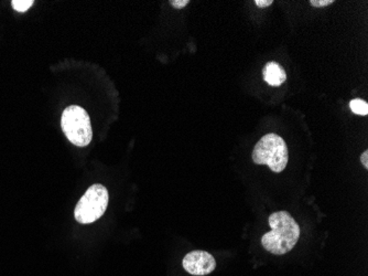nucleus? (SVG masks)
<instances>
[{
	"label": "nucleus",
	"instance_id": "f257e3e1",
	"mask_svg": "<svg viewBox=\"0 0 368 276\" xmlns=\"http://www.w3.org/2000/svg\"><path fill=\"white\" fill-rule=\"evenodd\" d=\"M271 231L261 237V244L266 251L282 256L296 247L300 237V227L289 212L278 211L269 217Z\"/></svg>",
	"mask_w": 368,
	"mask_h": 276
},
{
	"label": "nucleus",
	"instance_id": "f03ea898",
	"mask_svg": "<svg viewBox=\"0 0 368 276\" xmlns=\"http://www.w3.org/2000/svg\"><path fill=\"white\" fill-rule=\"evenodd\" d=\"M252 157L256 165H267L273 173H281L288 165V146L279 135L267 134L256 144Z\"/></svg>",
	"mask_w": 368,
	"mask_h": 276
},
{
	"label": "nucleus",
	"instance_id": "7ed1b4c3",
	"mask_svg": "<svg viewBox=\"0 0 368 276\" xmlns=\"http://www.w3.org/2000/svg\"><path fill=\"white\" fill-rule=\"evenodd\" d=\"M63 133L73 145L86 147L92 142L93 129L88 112L78 105H71L64 110L61 119Z\"/></svg>",
	"mask_w": 368,
	"mask_h": 276
},
{
	"label": "nucleus",
	"instance_id": "20e7f679",
	"mask_svg": "<svg viewBox=\"0 0 368 276\" xmlns=\"http://www.w3.org/2000/svg\"><path fill=\"white\" fill-rule=\"evenodd\" d=\"M109 199V190L103 185L95 183L90 186L75 206V219L81 225L97 221L105 213Z\"/></svg>",
	"mask_w": 368,
	"mask_h": 276
},
{
	"label": "nucleus",
	"instance_id": "39448f33",
	"mask_svg": "<svg viewBox=\"0 0 368 276\" xmlns=\"http://www.w3.org/2000/svg\"><path fill=\"white\" fill-rule=\"evenodd\" d=\"M183 268L191 275H209L217 268V261L209 252L202 250L188 253L182 262Z\"/></svg>",
	"mask_w": 368,
	"mask_h": 276
},
{
	"label": "nucleus",
	"instance_id": "423d86ee",
	"mask_svg": "<svg viewBox=\"0 0 368 276\" xmlns=\"http://www.w3.org/2000/svg\"><path fill=\"white\" fill-rule=\"evenodd\" d=\"M264 80L271 86H280L286 82V71L277 63H268L264 67Z\"/></svg>",
	"mask_w": 368,
	"mask_h": 276
},
{
	"label": "nucleus",
	"instance_id": "0eeeda50",
	"mask_svg": "<svg viewBox=\"0 0 368 276\" xmlns=\"http://www.w3.org/2000/svg\"><path fill=\"white\" fill-rule=\"evenodd\" d=\"M350 107L353 113L357 114V115L365 117L368 114V104L363 100H360V98L350 101Z\"/></svg>",
	"mask_w": 368,
	"mask_h": 276
},
{
	"label": "nucleus",
	"instance_id": "6e6552de",
	"mask_svg": "<svg viewBox=\"0 0 368 276\" xmlns=\"http://www.w3.org/2000/svg\"><path fill=\"white\" fill-rule=\"evenodd\" d=\"M13 8L19 13H24L28 11L32 5H34V0H13L11 1Z\"/></svg>",
	"mask_w": 368,
	"mask_h": 276
},
{
	"label": "nucleus",
	"instance_id": "1a4fd4ad",
	"mask_svg": "<svg viewBox=\"0 0 368 276\" xmlns=\"http://www.w3.org/2000/svg\"><path fill=\"white\" fill-rule=\"evenodd\" d=\"M333 3H334L333 0H310V5L317 7V8L327 7V6H329Z\"/></svg>",
	"mask_w": 368,
	"mask_h": 276
},
{
	"label": "nucleus",
	"instance_id": "9d476101",
	"mask_svg": "<svg viewBox=\"0 0 368 276\" xmlns=\"http://www.w3.org/2000/svg\"><path fill=\"white\" fill-rule=\"evenodd\" d=\"M170 4L175 9H182L186 7L190 1L189 0H171Z\"/></svg>",
	"mask_w": 368,
	"mask_h": 276
},
{
	"label": "nucleus",
	"instance_id": "9b49d317",
	"mask_svg": "<svg viewBox=\"0 0 368 276\" xmlns=\"http://www.w3.org/2000/svg\"><path fill=\"white\" fill-rule=\"evenodd\" d=\"M255 4L259 8H266L273 5V0H255Z\"/></svg>",
	"mask_w": 368,
	"mask_h": 276
},
{
	"label": "nucleus",
	"instance_id": "f8f14e48",
	"mask_svg": "<svg viewBox=\"0 0 368 276\" xmlns=\"http://www.w3.org/2000/svg\"><path fill=\"white\" fill-rule=\"evenodd\" d=\"M360 162H362V164H363L364 168L365 169H367L368 168V150H365V152L362 154V156H360Z\"/></svg>",
	"mask_w": 368,
	"mask_h": 276
}]
</instances>
